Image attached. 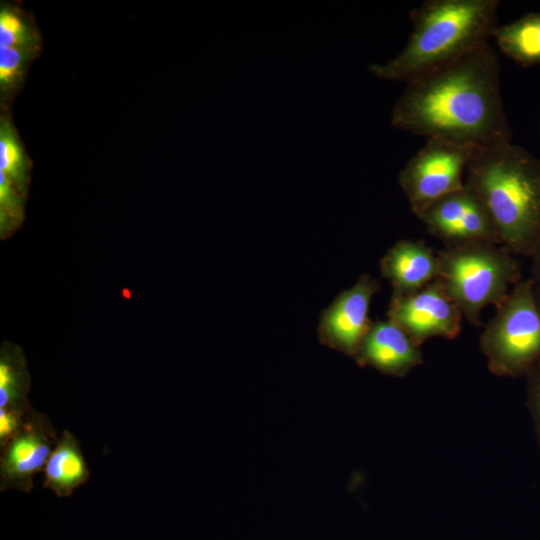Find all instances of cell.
Instances as JSON below:
<instances>
[{
    "label": "cell",
    "mask_w": 540,
    "mask_h": 540,
    "mask_svg": "<svg viewBox=\"0 0 540 540\" xmlns=\"http://www.w3.org/2000/svg\"><path fill=\"white\" fill-rule=\"evenodd\" d=\"M530 277L516 283L495 307L479 345L489 370L500 377L526 376L540 361V313Z\"/></svg>",
    "instance_id": "obj_5"
},
{
    "label": "cell",
    "mask_w": 540,
    "mask_h": 540,
    "mask_svg": "<svg viewBox=\"0 0 540 540\" xmlns=\"http://www.w3.org/2000/svg\"><path fill=\"white\" fill-rule=\"evenodd\" d=\"M525 377L527 379L526 404L533 421L540 448V361Z\"/></svg>",
    "instance_id": "obj_20"
},
{
    "label": "cell",
    "mask_w": 540,
    "mask_h": 540,
    "mask_svg": "<svg viewBox=\"0 0 540 540\" xmlns=\"http://www.w3.org/2000/svg\"><path fill=\"white\" fill-rule=\"evenodd\" d=\"M475 151L441 138L426 139L399 173V184L415 216L464 186V174Z\"/></svg>",
    "instance_id": "obj_6"
},
{
    "label": "cell",
    "mask_w": 540,
    "mask_h": 540,
    "mask_svg": "<svg viewBox=\"0 0 540 540\" xmlns=\"http://www.w3.org/2000/svg\"><path fill=\"white\" fill-rule=\"evenodd\" d=\"M387 319L396 323L421 346L430 338L455 339L461 332L462 313L438 280L405 294H392Z\"/></svg>",
    "instance_id": "obj_8"
},
{
    "label": "cell",
    "mask_w": 540,
    "mask_h": 540,
    "mask_svg": "<svg viewBox=\"0 0 540 540\" xmlns=\"http://www.w3.org/2000/svg\"><path fill=\"white\" fill-rule=\"evenodd\" d=\"M0 46L37 47L38 36L20 14L8 7L0 11Z\"/></svg>",
    "instance_id": "obj_18"
},
{
    "label": "cell",
    "mask_w": 540,
    "mask_h": 540,
    "mask_svg": "<svg viewBox=\"0 0 540 540\" xmlns=\"http://www.w3.org/2000/svg\"><path fill=\"white\" fill-rule=\"evenodd\" d=\"M465 185L484 204L501 245L530 257L540 235V161L511 141L478 148Z\"/></svg>",
    "instance_id": "obj_2"
},
{
    "label": "cell",
    "mask_w": 540,
    "mask_h": 540,
    "mask_svg": "<svg viewBox=\"0 0 540 540\" xmlns=\"http://www.w3.org/2000/svg\"><path fill=\"white\" fill-rule=\"evenodd\" d=\"M0 171L21 195L27 192L30 162L11 121L2 117L0 124Z\"/></svg>",
    "instance_id": "obj_16"
},
{
    "label": "cell",
    "mask_w": 540,
    "mask_h": 540,
    "mask_svg": "<svg viewBox=\"0 0 540 540\" xmlns=\"http://www.w3.org/2000/svg\"><path fill=\"white\" fill-rule=\"evenodd\" d=\"M57 440L49 417L31 411L19 432L0 447V491L30 493L35 474L44 470Z\"/></svg>",
    "instance_id": "obj_9"
},
{
    "label": "cell",
    "mask_w": 540,
    "mask_h": 540,
    "mask_svg": "<svg viewBox=\"0 0 540 540\" xmlns=\"http://www.w3.org/2000/svg\"><path fill=\"white\" fill-rule=\"evenodd\" d=\"M493 37L501 51L515 61L540 63V13L497 27Z\"/></svg>",
    "instance_id": "obj_15"
},
{
    "label": "cell",
    "mask_w": 540,
    "mask_h": 540,
    "mask_svg": "<svg viewBox=\"0 0 540 540\" xmlns=\"http://www.w3.org/2000/svg\"><path fill=\"white\" fill-rule=\"evenodd\" d=\"M43 487L57 497H70L90 478L89 468L77 437L63 430L43 470Z\"/></svg>",
    "instance_id": "obj_13"
},
{
    "label": "cell",
    "mask_w": 540,
    "mask_h": 540,
    "mask_svg": "<svg viewBox=\"0 0 540 540\" xmlns=\"http://www.w3.org/2000/svg\"><path fill=\"white\" fill-rule=\"evenodd\" d=\"M380 271L392 285V294H409L435 280L437 253L422 240H399L381 258Z\"/></svg>",
    "instance_id": "obj_12"
},
{
    "label": "cell",
    "mask_w": 540,
    "mask_h": 540,
    "mask_svg": "<svg viewBox=\"0 0 540 540\" xmlns=\"http://www.w3.org/2000/svg\"><path fill=\"white\" fill-rule=\"evenodd\" d=\"M30 375L22 349L3 342L0 350V409L26 417L34 410L28 400Z\"/></svg>",
    "instance_id": "obj_14"
},
{
    "label": "cell",
    "mask_w": 540,
    "mask_h": 540,
    "mask_svg": "<svg viewBox=\"0 0 540 540\" xmlns=\"http://www.w3.org/2000/svg\"><path fill=\"white\" fill-rule=\"evenodd\" d=\"M360 367H372L382 374L404 377L422 365L420 346L396 323L387 319L372 322L354 357Z\"/></svg>",
    "instance_id": "obj_11"
},
{
    "label": "cell",
    "mask_w": 540,
    "mask_h": 540,
    "mask_svg": "<svg viewBox=\"0 0 540 540\" xmlns=\"http://www.w3.org/2000/svg\"><path fill=\"white\" fill-rule=\"evenodd\" d=\"M406 84L392 112L395 127L476 149L511 141L489 43Z\"/></svg>",
    "instance_id": "obj_1"
},
{
    "label": "cell",
    "mask_w": 540,
    "mask_h": 540,
    "mask_svg": "<svg viewBox=\"0 0 540 540\" xmlns=\"http://www.w3.org/2000/svg\"><path fill=\"white\" fill-rule=\"evenodd\" d=\"M533 296H534V300L538 308V311L540 313V282H535L534 287H533Z\"/></svg>",
    "instance_id": "obj_22"
},
{
    "label": "cell",
    "mask_w": 540,
    "mask_h": 540,
    "mask_svg": "<svg viewBox=\"0 0 540 540\" xmlns=\"http://www.w3.org/2000/svg\"><path fill=\"white\" fill-rule=\"evenodd\" d=\"M418 218L426 231L445 248L475 243L501 245L487 209L465 184L432 203Z\"/></svg>",
    "instance_id": "obj_7"
},
{
    "label": "cell",
    "mask_w": 540,
    "mask_h": 540,
    "mask_svg": "<svg viewBox=\"0 0 540 540\" xmlns=\"http://www.w3.org/2000/svg\"><path fill=\"white\" fill-rule=\"evenodd\" d=\"M505 247L475 243L437 252L435 278L459 308L463 318L481 326V312L497 306L509 293V286L521 280V266Z\"/></svg>",
    "instance_id": "obj_4"
},
{
    "label": "cell",
    "mask_w": 540,
    "mask_h": 540,
    "mask_svg": "<svg viewBox=\"0 0 540 540\" xmlns=\"http://www.w3.org/2000/svg\"><path fill=\"white\" fill-rule=\"evenodd\" d=\"M8 177L0 171V229L6 238L18 228L24 217V201Z\"/></svg>",
    "instance_id": "obj_19"
},
{
    "label": "cell",
    "mask_w": 540,
    "mask_h": 540,
    "mask_svg": "<svg viewBox=\"0 0 540 540\" xmlns=\"http://www.w3.org/2000/svg\"><path fill=\"white\" fill-rule=\"evenodd\" d=\"M497 0H427L410 14L412 32L392 60L374 65L379 77L408 82L485 45L497 28Z\"/></svg>",
    "instance_id": "obj_3"
},
{
    "label": "cell",
    "mask_w": 540,
    "mask_h": 540,
    "mask_svg": "<svg viewBox=\"0 0 540 540\" xmlns=\"http://www.w3.org/2000/svg\"><path fill=\"white\" fill-rule=\"evenodd\" d=\"M529 258L531 260V277L535 280V282H540V235Z\"/></svg>",
    "instance_id": "obj_21"
},
{
    "label": "cell",
    "mask_w": 540,
    "mask_h": 540,
    "mask_svg": "<svg viewBox=\"0 0 540 540\" xmlns=\"http://www.w3.org/2000/svg\"><path fill=\"white\" fill-rule=\"evenodd\" d=\"M379 289L378 280L363 274L352 287L342 291L321 313L319 342L354 358L372 323L369 306Z\"/></svg>",
    "instance_id": "obj_10"
},
{
    "label": "cell",
    "mask_w": 540,
    "mask_h": 540,
    "mask_svg": "<svg viewBox=\"0 0 540 540\" xmlns=\"http://www.w3.org/2000/svg\"><path fill=\"white\" fill-rule=\"evenodd\" d=\"M36 47L0 46V89L1 94L16 88L32 58Z\"/></svg>",
    "instance_id": "obj_17"
}]
</instances>
